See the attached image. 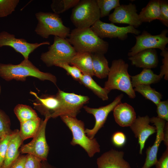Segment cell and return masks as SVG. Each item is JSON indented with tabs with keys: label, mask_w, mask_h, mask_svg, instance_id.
<instances>
[{
	"label": "cell",
	"mask_w": 168,
	"mask_h": 168,
	"mask_svg": "<svg viewBox=\"0 0 168 168\" xmlns=\"http://www.w3.org/2000/svg\"><path fill=\"white\" fill-rule=\"evenodd\" d=\"M29 77L41 81L48 80L56 85L57 79L53 74L40 71L29 59H24L19 64L0 63V77L7 81L12 80L25 81Z\"/></svg>",
	"instance_id": "cell-1"
},
{
	"label": "cell",
	"mask_w": 168,
	"mask_h": 168,
	"mask_svg": "<svg viewBox=\"0 0 168 168\" xmlns=\"http://www.w3.org/2000/svg\"><path fill=\"white\" fill-rule=\"evenodd\" d=\"M67 39L77 53L106 54L108 42L100 38L91 27L76 28L72 30Z\"/></svg>",
	"instance_id": "cell-2"
},
{
	"label": "cell",
	"mask_w": 168,
	"mask_h": 168,
	"mask_svg": "<svg viewBox=\"0 0 168 168\" xmlns=\"http://www.w3.org/2000/svg\"><path fill=\"white\" fill-rule=\"evenodd\" d=\"M128 64L121 59L113 60L104 88L109 92L114 89L121 91L131 99L134 98L135 92L128 72Z\"/></svg>",
	"instance_id": "cell-3"
},
{
	"label": "cell",
	"mask_w": 168,
	"mask_h": 168,
	"mask_svg": "<svg viewBox=\"0 0 168 168\" xmlns=\"http://www.w3.org/2000/svg\"><path fill=\"white\" fill-rule=\"evenodd\" d=\"M35 16L38 23L35 31L43 38L47 39L50 35L64 39L68 36L70 29L64 25L58 14L40 12Z\"/></svg>",
	"instance_id": "cell-4"
},
{
	"label": "cell",
	"mask_w": 168,
	"mask_h": 168,
	"mask_svg": "<svg viewBox=\"0 0 168 168\" xmlns=\"http://www.w3.org/2000/svg\"><path fill=\"white\" fill-rule=\"evenodd\" d=\"M63 121L71 131L72 138L71 144L73 146L80 145L91 157L96 153L100 152V146L96 139L88 138L85 133L84 124L76 117L61 115L60 116Z\"/></svg>",
	"instance_id": "cell-5"
},
{
	"label": "cell",
	"mask_w": 168,
	"mask_h": 168,
	"mask_svg": "<svg viewBox=\"0 0 168 168\" xmlns=\"http://www.w3.org/2000/svg\"><path fill=\"white\" fill-rule=\"evenodd\" d=\"M100 18L96 0H82L73 8L70 19L76 28L82 29L91 27Z\"/></svg>",
	"instance_id": "cell-6"
},
{
	"label": "cell",
	"mask_w": 168,
	"mask_h": 168,
	"mask_svg": "<svg viewBox=\"0 0 168 168\" xmlns=\"http://www.w3.org/2000/svg\"><path fill=\"white\" fill-rule=\"evenodd\" d=\"M77 52L67 39L54 36L53 44L48 47L47 51L42 53L40 59L48 67L59 61L68 63Z\"/></svg>",
	"instance_id": "cell-7"
},
{
	"label": "cell",
	"mask_w": 168,
	"mask_h": 168,
	"mask_svg": "<svg viewBox=\"0 0 168 168\" xmlns=\"http://www.w3.org/2000/svg\"><path fill=\"white\" fill-rule=\"evenodd\" d=\"M56 94L59 97L60 105L52 118H56L61 115L76 117L81 109L89 102V97L74 93L64 92L58 89Z\"/></svg>",
	"instance_id": "cell-8"
},
{
	"label": "cell",
	"mask_w": 168,
	"mask_h": 168,
	"mask_svg": "<svg viewBox=\"0 0 168 168\" xmlns=\"http://www.w3.org/2000/svg\"><path fill=\"white\" fill-rule=\"evenodd\" d=\"M41 121L39 130L35 135L30 142L23 145L20 149L22 154L33 155L41 161H46L49 152V147L46 140L45 129L47 122L50 118L45 117Z\"/></svg>",
	"instance_id": "cell-9"
},
{
	"label": "cell",
	"mask_w": 168,
	"mask_h": 168,
	"mask_svg": "<svg viewBox=\"0 0 168 168\" xmlns=\"http://www.w3.org/2000/svg\"><path fill=\"white\" fill-rule=\"evenodd\" d=\"M167 29L163 30L158 35H153L144 30L141 35L135 36L136 42L128 53L129 57L143 50L148 49H158L161 51L165 50L168 43Z\"/></svg>",
	"instance_id": "cell-10"
},
{
	"label": "cell",
	"mask_w": 168,
	"mask_h": 168,
	"mask_svg": "<svg viewBox=\"0 0 168 168\" xmlns=\"http://www.w3.org/2000/svg\"><path fill=\"white\" fill-rule=\"evenodd\" d=\"M92 30L100 38H118L121 40L127 39L128 33L137 35H139L141 31L133 26L119 27L113 23H109L102 22L98 20L91 27Z\"/></svg>",
	"instance_id": "cell-11"
},
{
	"label": "cell",
	"mask_w": 168,
	"mask_h": 168,
	"mask_svg": "<svg viewBox=\"0 0 168 168\" xmlns=\"http://www.w3.org/2000/svg\"><path fill=\"white\" fill-rule=\"evenodd\" d=\"M49 44V42L47 41L40 43H30L24 39L16 38L14 35L6 31L0 32V48L4 46L10 47L21 54L25 59H28L30 54L38 47Z\"/></svg>",
	"instance_id": "cell-12"
},
{
	"label": "cell",
	"mask_w": 168,
	"mask_h": 168,
	"mask_svg": "<svg viewBox=\"0 0 168 168\" xmlns=\"http://www.w3.org/2000/svg\"><path fill=\"white\" fill-rule=\"evenodd\" d=\"M123 97V95L121 94L117 96L110 103L98 108H91L87 106L83 107L85 110L93 115L95 119L94 127L91 129H85V133L88 138L91 139L94 138L98 131L103 126L109 114L113 111L117 105L121 103Z\"/></svg>",
	"instance_id": "cell-13"
},
{
	"label": "cell",
	"mask_w": 168,
	"mask_h": 168,
	"mask_svg": "<svg viewBox=\"0 0 168 168\" xmlns=\"http://www.w3.org/2000/svg\"><path fill=\"white\" fill-rule=\"evenodd\" d=\"M135 4L120 5L114 9L113 12L109 16V20L113 23L125 24L135 28L142 24L137 13Z\"/></svg>",
	"instance_id": "cell-14"
},
{
	"label": "cell",
	"mask_w": 168,
	"mask_h": 168,
	"mask_svg": "<svg viewBox=\"0 0 168 168\" xmlns=\"http://www.w3.org/2000/svg\"><path fill=\"white\" fill-rule=\"evenodd\" d=\"M150 120L156 128V138L153 145L147 149L145 161L142 168H150L156 165L158 161L157 154L159 147L164 139V129L166 121L155 117L151 118Z\"/></svg>",
	"instance_id": "cell-15"
},
{
	"label": "cell",
	"mask_w": 168,
	"mask_h": 168,
	"mask_svg": "<svg viewBox=\"0 0 168 168\" xmlns=\"http://www.w3.org/2000/svg\"><path fill=\"white\" fill-rule=\"evenodd\" d=\"M150 119L147 115L142 117L138 116L129 127L135 137L138 138L140 154H142V150L148 138L156 132V127L149 124Z\"/></svg>",
	"instance_id": "cell-16"
},
{
	"label": "cell",
	"mask_w": 168,
	"mask_h": 168,
	"mask_svg": "<svg viewBox=\"0 0 168 168\" xmlns=\"http://www.w3.org/2000/svg\"><path fill=\"white\" fill-rule=\"evenodd\" d=\"M30 93L36 98L33 103L35 108L45 117L52 118L60 105V100L58 95H45L39 97L34 92L31 91Z\"/></svg>",
	"instance_id": "cell-17"
},
{
	"label": "cell",
	"mask_w": 168,
	"mask_h": 168,
	"mask_svg": "<svg viewBox=\"0 0 168 168\" xmlns=\"http://www.w3.org/2000/svg\"><path fill=\"white\" fill-rule=\"evenodd\" d=\"M124 153L112 149L102 154L96 161L98 168H131L124 159Z\"/></svg>",
	"instance_id": "cell-18"
},
{
	"label": "cell",
	"mask_w": 168,
	"mask_h": 168,
	"mask_svg": "<svg viewBox=\"0 0 168 168\" xmlns=\"http://www.w3.org/2000/svg\"><path fill=\"white\" fill-rule=\"evenodd\" d=\"M131 64L137 67L151 69L156 67L158 63L157 52L155 49H146L129 57Z\"/></svg>",
	"instance_id": "cell-19"
},
{
	"label": "cell",
	"mask_w": 168,
	"mask_h": 168,
	"mask_svg": "<svg viewBox=\"0 0 168 168\" xmlns=\"http://www.w3.org/2000/svg\"><path fill=\"white\" fill-rule=\"evenodd\" d=\"M113 111L116 122L122 127H130L137 118L133 108L126 103L118 104Z\"/></svg>",
	"instance_id": "cell-20"
},
{
	"label": "cell",
	"mask_w": 168,
	"mask_h": 168,
	"mask_svg": "<svg viewBox=\"0 0 168 168\" xmlns=\"http://www.w3.org/2000/svg\"><path fill=\"white\" fill-rule=\"evenodd\" d=\"M23 141L20 135L19 130L16 129L13 131L1 168H10L20 156L19 149Z\"/></svg>",
	"instance_id": "cell-21"
},
{
	"label": "cell",
	"mask_w": 168,
	"mask_h": 168,
	"mask_svg": "<svg viewBox=\"0 0 168 168\" xmlns=\"http://www.w3.org/2000/svg\"><path fill=\"white\" fill-rule=\"evenodd\" d=\"M68 63L77 67L83 75L94 76L91 53L77 52Z\"/></svg>",
	"instance_id": "cell-22"
},
{
	"label": "cell",
	"mask_w": 168,
	"mask_h": 168,
	"mask_svg": "<svg viewBox=\"0 0 168 168\" xmlns=\"http://www.w3.org/2000/svg\"><path fill=\"white\" fill-rule=\"evenodd\" d=\"M133 87L140 85H150L159 82L162 77L160 75L154 73L150 69L143 68L139 74L130 76Z\"/></svg>",
	"instance_id": "cell-23"
},
{
	"label": "cell",
	"mask_w": 168,
	"mask_h": 168,
	"mask_svg": "<svg viewBox=\"0 0 168 168\" xmlns=\"http://www.w3.org/2000/svg\"><path fill=\"white\" fill-rule=\"evenodd\" d=\"M104 55L99 53H91L93 75L100 79L107 77L110 71L108 61Z\"/></svg>",
	"instance_id": "cell-24"
},
{
	"label": "cell",
	"mask_w": 168,
	"mask_h": 168,
	"mask_svg": "<svg viewBox=\"0 0 168 168\" xmlns=\"http://www.w3.org/2000/svg\"><path fill=\"white\" fill-rule=\"evenodd\" d=\"M138 15L142 23L150 22L156 19L159 20L160 16V0L150 1L142 9Z\"/></svg>",
	"instance_id": "cell-25"
},
{
	"label": "cell",
	"mask_w": 168,
	"mask_h": 168,
	"mask_svg": "<svg viewBox=\"0 0 168 168\" xmlns=\"http://www.w3.org/2000/svg\"><path fill=\"white\" fill-rule=\"evenodd\" d=\"M41 121L39 117L20 123L19 133L23 141L28 138H33L35 135L39 128Z\"/></svg>",
	"instance_id": "cell-26"
},
{
	"label": "cell",
	"mask_w": 168,
	"mask_h": 168,
	"mask_svg": "<svg viewBox=\"0 0 168 168\" xmlns=\"http://www.w3.org/2000/svg\"><path fill=\"white\" fill-rule=\"evenodd\" d=\"M79 82L103 100H106L108 99V95L109 92L97 84L91 76L83 74Z\"/></svg>",
	"instance_id": "cell-27"
},
{
	"label": "cell",
	"mask_w": 168,
	"mask_h": 168,
	"mask_svg": "<svg viewBox=\"0 0 168 168\" xmlns=\"http://www.w3.org/2000/svg\"><path fill=\"white\" fill-rule=\"evenodd\" d=\"M14 112L20 123L39 117L35 111L26 105H17L14 109Z\"/></svg>",
	"instance_id": "cell-28"
},
{
	"label": "cell",
	"mask_w": 168,
	"mask_h": 168,
	"mask_svg": "<svg viewBox=\"0 0 168 168\" xmlns=\"http://www.w3.org/2000/svg\"><path fill=\"white\" fill-rule=\"evenodd\" d=\"M133 89L135 91L138 92L146 99L150 100L156 105L162 98V96L161 93L152 88L150 85H138Z\"/></svg>",
	"instance_id": "cell-29"
},
{
	"label": "cell",
	"mask_w": 168,
	"mask_h": 168,
	"mask_svg": "<svg viewBox=\"0 0 168 168\" xmlns=\"http://www.w3.org/2000/svg\"><path fill=\"white\" fill-rule=\"evenodd\" d=\"M80 0H53L51 8L54 13L58 14L74 7Z\"/></svg>",
	"instance_id": "cell-30"
},
{
	"label": "cell",
	"mask_w": 168,
	"mask_h": 168,
	"mask_svg": "<svg viewBox=\"0 0 168 168\" xmlns=\"http://www.w3.org/2000/svg\"><path fill=\"white\" fill-rule=\"evenodd\" d=\"M96 1L100 11V17L109 16L112 9L120 5L119 0H96Z\"/></svg>",
	"instance_id": "cell-31"
},
{
	"label": "cell",
	"mask_w": 168,
	"mask_h": 168,
	"mask_svg": "<svg viewBox=\"0 0 168 168\" xmlns=\"http://www.w3.org/2000/svg\"><path fill=\"white\" fill-rule=\"evenodd\" d=\"M10 126L11 122L9 117L0 109V137L1 139L13 133Z\"/></svg>",
	"instance_id": "cell-32"
},
{
	"label": "cell",
	"mask_w": 168,
	"mask_h": 168,
	"mask_svg": "<svg viewBox=\"0 0 168 168\" xmlns=\"http://www.w3.org/2000/svg\"><path fill=\"white\" fill-rule=\"evenodd\" d=\"M19 2V0H0V17L11 14Z\"/></svg>",
	"instance_id": "cell-33"
},
{
	"label": "cell",
	"mask_w": 168,
	"mask_h": 168,
	"mask_svg": "<svg viewBox=\"0 0 168 168\" xmlns=\"http://www.w3.org/2000/svg\"><path fill=\"white\" fill-rule=\"evenodd\" d=\"M54 65L63 68L74 79L78 81H79L82 76L81 72L77 67L74 65H70L65 62H56L54 63Z\"/></svg>",
	"instance_id": "cell-34"
},
{
	"label": "cell",
	"mask_w": 168,
	"mask_h": 168,
	"mask_svg": "<svg viewBox=\"0 0 168 168\" xmlns=\"http://www.w3.org/2000/svg\"><path fill=\"white\" fill-rule=\"evenodd\" d=\"M156 112L158 118L168 121V100L161 101L156 105Z\"/></svg>",
	"instance_id": "cell-35"
},
{
	"label": "cell",
	"mask_w": 168,
	"mask_h": 168,
	"mask_svg": "<svg viewBox=\"0 0 168 168\" xmlns=\"http://www.w3.org/2000/svg\"><path fill=\"white\" fill-rule=\"evenodd\" d=\"M160 16L159 20L165 26L168 27V2L160 0Z\"/></svg>",
	"instance_id": "cell-36"
},
{
	"label": "cell",
	"mask_w": 168,
	"mask_h": 168,
	"mask_svg": "<svg viewBox=\"0 0 168 168\" xmlns=\"http://www.w3.org/2000/svg\"><path fill=\"white\" fill-rule=\"evenodd\" d=\"M12 133L2 139L0 142V168H1L4 161L9 143Z\"/></svg>",
	"instance_id": "cell-37"
},
{
	"label": "cell",
	"mask_w": 168,
	"mask_h": 168,
	"mask_svg": "<svg viewBox=\"0 0 168 168\" xmlns=\"http://www.w3.org/2000/svg\"><path fill=\"white\" fill-rule=\"evenodd\" d=\"M42 161L34 156L27 154L26 155V159L25 168H41Z\"/></svg>",
	"instance_id": "cell-38"
},
{
	"label": "cell",
	"mask_w": 168,
	"mask_h": 168,
	"mask_svg": "<svg viewBox=\"0 0 168 168\" xmlns=\"http://www.w3.org/2000/svg\"><path fill=\"white\" fill-rule=\"evenodd\" d=\"M161 55L163 58L162 60V65L161 66L159 75L162 77L164 76V79L167 80L168 79V51L166 48L161 51Z\"/></svg>",
	"instance_id": "cell-39"
},
{
	"label": "cell",
	"mask_w": 168,
	"mask_h": 168,
	"mask_svg": "<svg viewBox=\"0 0 168 168\" xmlns=\"http://www.w3.org/2000/svg\"><path fill=\"white\" fill-rule=\"evenodd\" d=\"M127 138L125 134L122 132L117 131L112 135L111 138L113 144L116 147H120L125 144Z\"/></svg>",
	"instance_id": "cell-40"
},
{
	"label": "cell",
	"mask_w": 168,
	"mask_h": 168,
	"mask_svg": "<svg viewBox=\"0 0 168 168\" xmlns=\"http://www.w3.org/2000/svg\"><path fill=\"white\" fill-rule=\"evenodd\" d=\"M156 168H168V148L162 154L155 165Z\"/></svg>",
	"instance_id": "cell-41"
},
{
	"label": "cell",
	"mask_w": 168,
	"mask_h": 168,
	"mask_svg": "<svg viewBox=\"0 0 168 168\" xmlns=\"http://www.w3.org/2000/svg\"><path fill=\"white\" fill-rule=\"evenodd\" d=\"M26 156L20 155L10 168H25Z\"/></svg>",
	"instance_id": "cell-42"
},
{
	"label": "cell",
	"mask_w": 168,
	"mask_h": 168,
	"mask_svg": "<svg viewBox=\"0 0 168 168\" xmlns=\"http://www.w3.org/2000/svg\"><path fill=\"white\" fill-rule=\"evenodd\" d=\"M168 122L166 123L164 129V141L165 145L168 148Z\"/></svg>",
	"instance_id": "cell-43"
},
{
	"label": "cell",
	"mask_w": 168,
	"mask_h": 168,
	"mask_svg": "<svg viewBox=\"0 0 168 168\" xmlns=\"http://www.w3.org/2000/svg\"><path fill=\"white\" fill-rule=\"evenodd\" d=\"M41 168H55L48 164L46 161H42Z\"/></svg>",
	"instance_id": "cell-44"
},
{
	"label": "cell",
	"mask_w": 168,
	"mask_h": 168,
	"mask_svg": "<svg viewBox=\"0 0 168 168\" xmlns=\"http://www.w3.org/2000/svg\"><path fill=\"white\" fill-rule=\"evenodd\" d=\"M1 86L0 85V94H1Z\"/></svg>",
	"instance_id": "cell-45"
},
{
	"label": "cell",
	"mask_w": 168,
	"mask_h": 168,
	"mask_svg": "<svg viewBox=\"0 0 168 168\" xmlns=\"http://www.w3.org/2000/svg\"><path fill=\"white\" fill-rule=\"evenodd\" d=\"M2 139H1L0 137V142H1V140H2Z\"/></svg>",
	"instance_id": "cell-46"
}]
</instances>
